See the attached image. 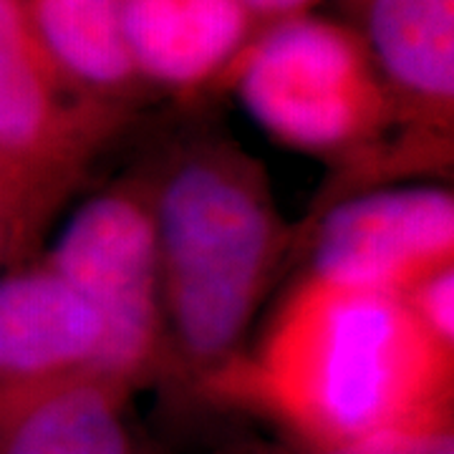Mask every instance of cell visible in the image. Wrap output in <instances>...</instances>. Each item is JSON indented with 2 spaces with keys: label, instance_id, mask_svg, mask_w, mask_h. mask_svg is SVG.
<instances>
[{
  "label": "cell",
  "instance_id": "6da1fadb",
  "mask_svg": "<svg viewBox=\"0 0 454 454\" xmlns=\"http://www.w3.org/2000/svg\"><path fill=\"white\" fill-rule=\"evenodd\" d=\"M452 351L419 324L404 295L310 276L232 387L298 447L447 434Z\"/></svg>",
  "mask_w": 454,
  "mask_h": 454
},
{
  "label": "cell",
  "instance_id": "7a4b0ae2",
  "mask_svg": "<svg viewBox=\"0 0 454 454\" xmlns=\"http://www.w3.org/2000/svg\"><path fill=\"white\" fill-rule=\"evenodd\" d=\"M162 310L184 356L217 364L243 336L278 247L262 184L243 164L195 157L152 207Z\"/></svg>",
  "mask_w": 454,
  "mask_h": 454
},
{
  "label": "cell",
  "instance_id": "3957f363",
  "mask_svg": "<svg viewBox=\"0 0 454 454\" xmlns=\"http://www.w3.org/2000/svg\"><path fill=\"white\" fill-rule=\"evenodd\" d=\"M238 94L268 134L309 152L356 145L384 114L358 41L316 18H286L245 49Z\"/></svg>",
  "mask_w": 454,
  "mask_h": 454
},
{
  "label": "cell",
  "instance_id": "277c9868",
  "mask_svg": "<svg viewBox=\"0 0 454 454\" xmlns=\"http://www.w3.org/2000/svg\"><path fill=\"white\" fill-rule=\"evenodd\" d=\"M46 265L97 313L94 376L127 387L149 366L162 325L152 207L129 192L91 197L68 217Z\"/></svg>",
  "mask_w": 454,
  "mask_h": 454
},
{
  "label": "cell",
  "instance_id": "5b68a950",
  "mask_svg": "<svg viewBox=\"0 0 454 454\" xmlns=\"http://www.w3.org/2000/svg\"><path fill=\"white\" fill-rule=\"evenodd\" d=\"M454 265V200L439 187L361 195L325 215L310 276L358 291L404 295Z\"/></svg>",
  "mask_w": 454,
  "mask_h": 454
},
{
  "label": "cell",
  "instance_id": "8992f818",
  "mask_svg": "<svg viewBox=\"0 0 454 454\" xmlns=\"http://www.w3.org/2000/svg\"><path fill=\"white\" fill-rule=\"evenodd\" d=\"M59 76L38 43L26 0H0V160L66 182L86 131L64 106Z\"/></svg>",
  "mask_w": 454,
  "mask_h": 454
},
{
  "label": "cell",
  "instance_id": "52a82bcc",
  "mask_svg": "<svg viewBox=\"0 0 454 454\" xmlns=\"http://www.w3.org/2000/svg\"><path fill=\"white\" fill-rule=\"evenodd\" d=\"M101 325L49 265L0 278V389L94 376Z\"/></svg>",
  "mask_w": 454,
  "mask_h": 454
},
{
  "label": "cell",
  "instance_id": "ba28073f",
  "mask_svg": "<svg viewBox=\"0 0 454 454\" xmlns=\"http://www.w3.org/2000/svg\"><path fill=\"white\" fill-rule=\"evenodd\" d=\"M250 13L238 0H124L121 28L134 74L192 86L240 56Z\"/></svg>",
  "mask_w": 454,
  "mask_h": 454
},
{
  "label": "cell",
  "instance_id": "9c48e42d",
  "mask_svg": "<svg viewBox=\"0 0 454 454\" xmlns=\"http://www.w3.org/2000/svg\"><path fill=\"white\" fill-rule=\"evenodd\" d=\"M0 454H134L121 387L74 376L0 389Z\"/></svg>",
  "mask_w": 454,
  "mask_h": 454
},
{
  "label": "cell",
  "instance_id": "30bf717a",
  "mask_svg": "<svg viewBox=\"0 0 454 454\" xmlns=\"http://www.w3.org/2000/svg\"><path fill=\"white\" fill-rule=\"evenodd\" d=\"M373 61L406 97L437 109L454 98V0H369Z\"/></svg>",
  "mask_w": 454,
  "mask_h": 454
},
{
  "label": "cell",
  "instance_id": "8fae6325",
  "mask_svg": "<svg viewBox=\"0 0 454 454\" xmlns=\"http://www.w3.org/2000/svg\"><path fill=\"white\" fill-rule=\"evenodd\" d=\"M124 0H26V11L56 71L94 89H116L134 76L124 28Z\"/></svg>",
  "mask_w": 454,
  "mask_h": 454
},
{
  "label": "cell",
  "instance_id": "7c38bea8",
  "mask_svg": "<svg viewBox=\"0 0 454 454\" xmlns=\"http://www.w3.org/2000/svg\"><path fill=\"white\" fill-rule=\"evenodd\" d=\"M64 182L33 175L13 162L0 160V268L20 240L33 220L49 205L51 192Z\"/></svg>",
  "mask_w": 454,
  "mask_h": 454
},
{
  "label": "cell",
  "instance_id": "4fadbf2b",
  "mask_svg": "<svg viewBox=\"0 0 454 454\" xmlns=\"http://www.w3.org/2000/svg\"><path fill=\"white\" fill-rule=\"evenodd\" d=\"M404 301L439 343L454 348V265L439 268L419 280L404 293Z\"/></svg>",
  "mask_w": 454,
  "mask_h": 454
},
{
  "label": "cell",
  "instance_id": "5bb4252c",
  "mask_svg": "<svg viewBox=\"0 0 454 454\" xmlns=\"http://www.w3.org/2000/svg\"><path fill=\"white\" fill-rule=\"evenodd\" d=\"M260 454H454L452 432L447 434H424V437H394L351 444V447H331V450H310L298 447L295 452H260Z\"/></svg>",
  "mask_w": 454,
  "mask_h": 454
},
{
  "label": "cell",
  "instance_id": "9a60e30c",
  "mask_svg": "<svg viewBox=\"0 0 454 454\" xmlns=\"http://www.w3.org/2000/svg\"><path fill=\"white\" fill-rule=\"evenodd\" d=\"M245 11L253 16H286L293 18L298 11H303L313 0H238Z\"/></svg>",
  "mask_w": 454,
  "mask_h": 454
}]
</instances>
